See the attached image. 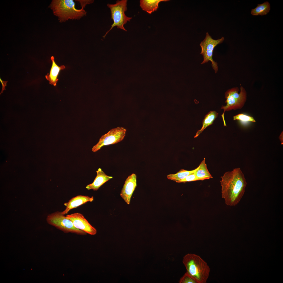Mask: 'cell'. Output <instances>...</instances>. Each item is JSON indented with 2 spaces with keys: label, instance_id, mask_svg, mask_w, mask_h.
Masks as SVG:
<instances>
[{
  "label": "cell",
  "instance_id": "6da1fadb",
  "mask_svg": "<svg viewBox=\"0 0 283 283\" xmlns=\"http://www.w3.org/2000/svg\"><path fill=\"white\" fill-rule=\"evenodd\" d=\"M221 177L222 196L225 204L231 206L237 205L243 196L247 184L244 174L237 168L226 172Z\"/></svg>",
  "mask_w": 283,
  "mask_h": 283
},
{
  "label": "cell",
  "instance_id": "7a4b0ae2",
  "mask_svg": "<svg viewBox=\"0 0 283 283\" xmlns=\"http://www.w3.org/2000/svg\"><path fill=\"white\" fill-rule=\"evenodd\" d=\"M186 273L197 283H205L208 278L210 269L207 263L200 256L188 253L184 257L182 261Z\"/></svg>",
  "mask_w": 283,
  "mask_h": 283
},
{
  "label": "cell",
  "instance_id": "3957f363",
  "mask_svg": "<svg viewBox=\"0 0 283 283\" xmlns=\"http://www.w3.org/2000/svg\"><path fill=\"white\" fill-rule=\"evenodd\" d=\"M49 7L52 10L53 14L58 17L60 23L69 19L79 20L86 15L87 13L83 8L76 9L73 0H53Z\"/></svg>",
  "mask_w": 283,
  "mask_h": 283
},
{
  "label": "cell",
  "instance_id": "277c9868",
  "mask_svg": "<svg viewBox=\"0 0 283 283\" xmlns=\"http://www.w3.org/2000/svg\"><path fill=\"white\" fill-rule=\"evenodd\" d=\"M239 89L237 87L232 88L228 90L225 93V97L226 99L225 106H222L221 109L224 112L221 116L224 123V126H226L224 119V115L226 111L232 110H235L241 108L246 101V92L242 86L240 87V92L238 93Z\"/></svg>",
  "mask_w": 283,
  "mask_h": 283
},
{
  "label": "cell",
  "instance_id": "5b68a950",
  "mask_svg": "<svg viewBox=\"0 0 283 283\" xmlns=\"http://www.w3.org/2000/svg\"><path fill=\"white\" fill-rule=\"evenodd\" d=\"M127 0L117 1L114 4H108L107 7L110 9L111 18L113 21L110 29L103 36L104 38L108 33L115 26L118 29L127 31L124 27V25L128 21H130L132 18L127 16L125 12L127 10Z\"/></svg>",
  "mask_w": 283,
  "mask_h": 283
},
{
  "label": "cell",
  "instance_id": "8992f818",
  "mask_svg": "<svg viewBox=\"0 0 283 283\" xmlns=\"http://www.w3.org/2000/svg\"><path fill=\"white\" fill-rule=\"evenodd\" d=\"M224 40V38L223 37L217 40L214 39L209 33L207 32L205 37L200 44L201 49L200 54L203 57V60L201 64L210 61L212 68L215 73L218 71V66L217 63L213 59V50L218 45L222 43Z\"/></svg>",
  "mask_w": 283,
  "mask_h": 283
},
{
  "label": "cell",
  "instance_id": "52a82bcc",
  "mask_svg": "<svg viewBox=\"0 0 283 283\" xmlns=\"http://www.w3.org/2000/svg\"><path fill=\"white\" fill-rule=\"evenodd\" d=\"M46 220L49 224L65 233L71 232L81 235L86 234L75 227L72 222L61 212L57 211L48 215Z\"/></svg>",
  "mask_w": 283,
  "mask_h": 283
},
{
  "label": "cell",
  "instance_id": "ba28073f",
  "mask_svg": "<svg viewBox=\"0 0 283 283\" xmlns=\"http://www.w3.org/2000/svg\"><path fill=\"white\" fill-rule=\"evenodd\" d=\"M126 130L123 127H117L111 129L102 135L98 143L94 146L92 151L96 152L105 145L114 144L122 141L126 135Z\"/></svg>",
  "mask_w": 283,
  "mask_h": 283
},
{
  "label": "cell",
  "instance_id": "9c48e42d",
  "mask_svg": "<svg viewBox=\"0 0 283 283\" xmlns=\"http://www.w3.org/2000/svg\"><path fill=\"white\" fill-rule=\"evenodd\" d=\"M66 216L72 222L76 228L91 235H95L96 234V229L92 226L81 214L75 213L67 215Z\"/></svg>",
  "mask_w": 283,
  "mask_h": 283
},
{
  "label": "cell",
  "instance_id": "30bf717a",
  "mask_svg": "<svg viewBox=\"0 0 283 283\" xmlns=\"http://www.w3.org/2000/svg\"><path fill=\"white\" fill-rule=\"evenodd\" d=\"M137 186V176L133 173L126 179L120 194L128 204L130 203L131 197Z\"/></svg>",
  "mask_w": 283,
  "mask_h": 283
},
{
  "label": "cell",
  "instance_id": "8fae6325",
  "mask_svg": "<svg viewBox=\"0 0 283 283\" xmlns=\"http://www.w3.org/2000/svg\"><path fill=\"white\" fill-rule=\"evenodd\" d=\"M94 200L93 197H90L87 196L78 195L73 197L67 202L64 203L66 207L65 210L62 212L64 215L67 214L71 209L76 208L88 202H91Z\"/></svg>",
  "mask_w": 283,
  "mask_h": 283
},
{
  "label": "cell",
  "instance_id": "7c38bea8",
  "mask_svg": "<svg viewBox=\"0 0 283 283\" xmlns=\"http://www.w3.org/2000/svg\"><path fill=\"white\" fill-rule=\"evenodd\" d=\"M96 172L97 175L93 182L86 187L88 190L92 189L94 191H97L104 184L113 178L112 176L106 175L100 168Z\"/></svg>",
  "mask_w": 283,
  "mask_h": 283
},
{
  "label": "cell",
  "instance_id": "4fadbf2b",
  "mask_svg": "<svg viewBox=\"0 0 283 283\" xmlns=\"http://www.w3.org/2000/svg\"><path fill=\"white\" fill-rule=\"evenodd\" d=\"M51 59L52 62V65L50 73H47L45 75V78L49 81L50 84L56 86L58 80V77L60 71L65 69L66 67L64 65L58 66L55 62L53 56L51 57Z\"/></svg>",
  "mask_w": 283,
  "mask_h": 283
},
{
  "label": "cell",
  "instance_id": "5bb4252c",
  "mask_svg": "<svg viewBox=\"0 0 283 283\" xmlns=\"http://www.w3.org/2000/svg\"><path fill=\"white\" fill-rule=\"evenodd\" d=\"M168 0H141L140 6L142 10L150 14L157 10L159 3L162 1H167Z\"/></svg>",
  "mask_w": 283,
  "mask_h": 283
},
{
  "label": "cell",
  "instance_id": "9a60e30c",
  "mask_svg": "<svg viewBox=\"0 0 283 283\" xmlns=\"http://www.w3.org/2000/svg\"><path fill=\"white\" fill-rule=\"evenodd\" d=\"M194 173L199 180H203L213 178L207 168L205 158L197 168Z\"/></svg>",
  "mask_w": 283,
  "mask_h": 283
},
{
  "label": "cell",
  "instance_id": "2e32d148",
  "mask_svg": "<svg viewBox=\"0 0 283 283\" xmlns=\"http://www.w3.org/2000/svg\"><path fill=\"white\" fill-rule=\"evenodd\" d=\"M218 115V113L215 111H211L208 112L205 116L203 121L201 128L197 132L194 138L198 137L207 127L212 124Z\"/></svg>",
  "mask_w": 283,
  "mask_h": 283
},
{
  "label": "cell",
  "instance_id": "e0dca14e",
  "mask_svg": "<svg viewBox=\"0 0 283 283\" xmlns=\"http://www.w3.org/2000/svg\"><path fill=\"white\" fill-rule=\"evenodd\" d=\"M269 3L266 1L261 4H258L254 9L251 10V13L253 15H263L268 14L270 10Z\"/></svg>",
  "mask_w": 283,
  "mask_h": 283
},
{
  "label": "cell",
  "instance_id": "ac0fdd59",
  "mask_svg": "<svg viewBox=\"0 0 283 283\" xmlns=\"http://www.w3.org/2000/svg\"><path fill=\"white\" fill-rule=\"evenodd\" d=\"M196 169L197 168L191 171L181 169L175 174H170L168 175L167 178L169 179L173 180L178 183L179 181L195 172Z\"/></svg>",
  "mask_w": 283,
  "mask_h": 283
},
{
  "label": "cell",
  "instance_id": "d6986e66",
  "mask_svg": "<svg viewBox=\"0 0 283 283\" xmlns=\"http://www.w3.org/2000/svg\"><path fill=\"white\" fill-rule=\"evenodd\" d=\"M234 120H239L243 122H255L254 118L251 116H248L243 113L238 114L233 117Z\"/></svg>",
  "mask_w": 283,
  "mask_h": 283
},
{
  "label": "cell",
  "instance_id": "ffe728a7",
  "mask_svg": "<svg viewBox=\"0 0 283 283\" xmlns=\"http://www.w3.org/2000/svg\"><path fill=\"white\" fill-rule=\"evenodd\" d=\"M179 283H197L195 280L186 273L180 278Z\"/></svg>",
  "mask_w": 283,
  "mask_h": 283
},
{
  "label": "cell",
  "instance_id": "44dd1931",
  "mask_svg": "<svg viewBox=\"0 0 283 283\" xmlns=\"http://www.w3.org/2000/svg\"><path fill=\"white\" fill-rule=\"evenodd\" d=\"M199 180L194 173V172L188 175L184 178L182 179L178 182V183L185 182H190Z\"/></svg>",
  "mask_w": 283,
  "mask_h": 283
},
{
  "label": "cell",
  "instance_id": "7402d4cb",
  "mask_svg": "<svg viewBox=\"0 0 283 283\" xmlns=\"http://www.w3.org/2000/svg\"><path fill=\"white\" fill-rule=\"evenodd\" d=\"M75 1L79 2L80 4L81 8L84 9L87 4L92 3L94 2V0H78Z\"/></svg>",
  "mask_w": 283,
  "mask_h": 283
},
{
  "label": "cell",
  "instance_id": "603a6c76",
  "mask_svg": "<svg viewBox=\"0 0 283 283\" xmlns=\"http://www.w3.org/2000/svg\"><path fill=\"white\" fill-rule=\"evenodd\" d=\"M0 81L2 85V89L0 93L1 95V94L3 92V91L6 90L5 87L7 85V83L8 82V81H3L1 79V78H0Z\"/></svg>",
  "mask_w": 283,
  "mask_h": 283
},
{
  "label": "cell",
  "instance_id": "cb8c5ba5",
  "mask_svg": "<svg viewBox=\"0 0 283 283\" xmlns=\"http://www.w3.org/2000/svg\"><path fill=\"white\" fill-rule=\"evenodd\" d=\"M282 137H283L282 134H281L280 135V136L279 138H280V140L281 141V142L282 143L281 144H282H282H283V138H282Z\"/></svg>",
  "mask_w": 283,
  "mask_h": 283
}]
</instances>
